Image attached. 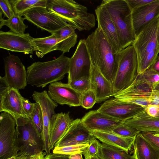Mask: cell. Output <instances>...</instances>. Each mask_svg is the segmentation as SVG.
<instances>
[{"label":"cell","instance_id":"6da1fadb","mask_svg":"<svg viewBox=\"0 0 159 159\" xmlns=\"http://www.w3.org/2000/svg\"><path fill=\"white\" fill-rule=\"evenodd\" d=\"M92 64L96 65L102 75L111 84L118 66L116 52L98 26L85 39Z\"/></svg>","mask_w":159,"mask_h":159},{"label":"cell","instance_id":"7a4b0ae2","mask_svg":"<svg viewBox=\"0 0 159 159\" xmlns=\"http://www.w3.org/2000/svg\"><path fill=\"white\" fill-rule=\"evenodd\" d=\"M159 38V16L139 31L132 44L137 57L138 74L149 69L158 56Z\"/></svg>","mask_w":159,"mask_h":159},{"label":"cell","instance_id":"3957f363","mask_svg":"<svg viewBox=\"0 0 159 159\" xmlns=\"http://www.w3.org/2000/svg\"><path fill=\"white\" fill-rule=\"evenodd\" d=\"M46 9L64 19L75 30H89L95 25L94 14L87 7L72 0H47Z\"/></svg>","mask_w":159,"mask_h":159},{"label":"cell","instance_id":"277c9868","mask_svg":"<svg viewBox=\"0 0 159 159\" xmlns=\"http://www.w3.org/2000/svg\"><path fill=\"white\" fill-rule=\"evenodd\" d=\"M63 54L53 60L35 62L28 66L27 84L43 88L49 84L62 80L68 73L70 59Z\"/></svg>","mask_w":159,"mask_h":159},{"label":"cell","instance_id":"5b68a950","mask_svg":"<svg viewBox=\"0 0 159 159\" xmlns=\"http://www.w3.org/2000/svg\"><path fill=\"white\" fill-rule=\"evenodd\" d=\"M101 5L109 13L122 49L132 45L136 35L132 24V11L126 0H103Z\"/></svg>","mask_w":159,"mask_h":159},{"label":"cell","instance_id":"8992f818","mask_svg":"<svg viewBox=\"0 0 159 159\" xmlns=\"http://www.w3.org/2000/svg\"><path fill=\"white\" fill-rule=\"evenodd\" d=\"M118 66L112 84L114 95L130 86L138 75V59L134 46L130 45L118 53Z\"/></svg>","mask_w":159,"mask_h":159},{"label":"cell","instance_id":"52a82bcc","mask_svg":"<svg viewBox=\"0 0 159 159\" xmlns=\"http://www.w3.org/2000/svg\"><path fill=\"white\" fill-rule=\"evenodd\" d=\"M15 145L20 153L30 156L43 151V143L30 117L16 120Z\"/></svg>","mask_w":159,"mask_h":159},{"label":"cell","instance_id":"ba28073f","mask_svg":"<svg viewBox=\"0 0 159 159\" xmlns=\"http://www.w3.org/2000/svg\"><path fill=\"white\" fill-rule=\"evenodd\" d=\"M16 123L9 113L0 115V159H7L17 155L19 149L16 146Z\"/></svg>","mask_w":159,"mask_h":159},{"label":"cell","instance_id":"9c48e42d","mask_svg":"<svg viewBox=\"0 0 159 159\" xmlns=\"http://www.w3.org/2000/svg\"><path fill=\"white\" fill-rule=\"evenodd\" d=\"M23 16L25 19L51 34L69 24L61 17L43 7L31 8L24 12Z\"/></svg>","mask_w":159,"mask_h":159},{"label":"cell","instance_id":"30bf717a","mask_svg":"<svg viewBox=\"0 0 159 159\" xmlns=\"http://www.w3.org/2000/svg\"><path fill=\"white\" fill-rule=\"evenodd\" d=\"M92 64L85 40L80 39L70 59L68 83L83 77L90 78Z\"/></svg>","mask_w":159,"mask_h":159},{"label":"cell","instance_id":"8fae6325","mask_svg":"<svg viewBox=\"0 0 159 159\" xmlns=\"http://www.w3.org/2000/svg\"><path fill=\"white\" fill-rule=\"evenodd\" d=\"M4 63L5 74L0 77L9 87L25 89L27 84V71L19 57L10 54L4 58Z\"/></svg>","mask_w":159,"mask_h":159},{"label":"cell","instance_id":"7c38bea8","mask_svg":"<svg viewBox=\"0 0 159 159\" xmlns=\"http://www.w3.org/2000/svg\"><path fill=\"white\" fill-rule=\"evenodd\" d=\"M33 98L40 105L41 109L43 121V151L46 155L51 153L49 149L51 121L52 116L55 114V110L58 104L52 100L46 90L42 92L34 91L32 95Z\"/></svg>","mask_w":159,"mask_h":159},{"label":"cell","instance_id":"4fadbf2b","mask_svg":"<svg viewBox=\"0 0 159 159\" xmlns=\"http://www.w3.org/2000/svg\"><path fill=\"white\" fill-rule=\"evenodd\" d=\"M139 105L130 103L115 98L105 101L97 110L122 122L144 110Z\"/></svg>","mask_w":159,"mask_h":159},{"label":"cell","instance_id":"5bb4252c","mask_svg":"<svg viewBox=\"0 0 159 159\" xmlns=\"http://www.w3.org/2000/svg\"><path fill=\"white\" fill-rule=\"evenodd\" d=\"M96 139L82 123L81 119L74 120L63 135L56 143L54 147L89 143Z\"/></svg>","mask_w":159,"mask_h":159},{"label":"cell","instance_id":"9a60e30c","mask_svg":"<svg viewBox=\"0 0 159 159\" xmlns=\"http://www.w3.org/2000/svg\"><path fill=\"white\" fill-rule=\"evenodd\" d=\"M29 33L19 34L10 30L0 31V48L13 52L32 54L35 51L31 43L33 39Z\"/></svg>","mask_w":159,"mask_h":159},{"label":"cell","instance_id":"2e32d148","mask_svg":"<svg viewBox=\"0 0 159 159\" xmlns=\"http://www.w3.org/2000/svg\"><path fill=\"white\" fill-rule=\"evenodd\" d=\"M48 93L55 102L70 107L80 106L81 93L72 88L68 83L56 81L49 84Z\"/></svg>","mask_w":159,"mask_h":159},{"label":"cell","instance_id":"e0dca14e","mask_svg":"<svg viewBox=\"0 0 159 159\" xmlns=\"http://www.w3.org/2000/svg\"><path fill=\"white\" fill-rule=\"evenodd\" d=\"M95 12L98 26L101 29L116 52H119L122 49L116 28L109 13L106 8L101 4L97 7L95 10Z\"/></svg>","mask_w":159,"mask_h":159},{"label":"cell","instance_id":"ac0fdd59","mask_svg":"<svg viewBox=\"0 0 159 159\" xmlns=\"http://www.w3.org/2000/svg\"><path fill=\"white\" fill-rule=\"evenodd\" d=\"M84 125L89 131L97 130L111 132L122 121L98 111L97 110L87 112L81 119Z\"/></svg>","mask_w":159,"mask_h":159},{"label":"cell","instance_id":"d6986e66","mask_svg":"<svg viewBox=\"0 0 159 159\" xmlns=\"http://www.w3.org/2000/svg\"><path fill=\"white\" fill-rule=\"evenodd\" d=\"M22 97L16 89L8 87L0 91V112L9 113L16 120L20 117L27 118L23 113Z\"/></svg>","mask_w":159,"mask_h":159},{"label":"cell","instance_id":"ffe728a7","mask_svg":"<svg viewBox=\"0 0 159 159\" xmlns=\"http://www.w3.org/2000/svg\"><path fill=\"white\" fill-rule=\"evenodd\" d=\"M159 93V81L152 83L146 81L141 74H138L135 80L125 89L119 92L113 96L116 98L123 96L149 98Z\"/></svg>","mask_w":159,"mask_h":159},{"label":"cell","instance_id":"44dd1931","mask_svg":"<svg viewBox=\"0 0 159 159\" xmlns=\"http://www.w3.org/2000/svg\"><path fill=\"white\" fill-rule=\"evenodd\" d=\"M159 16V0L132 11V27L136 36L147 25Z\"/></svg>","mask_w":159,"mask_h":159},{"label":"cell","instance_id":"7402d4cb","mask_svg":"<svg viewBox=\"0 0 159 159\" xmlns=\"http://www.w3.org/2000/svg\"><path fill=\"white\" fill-rule=\"evenodd\" d=\"M90 79L91 89L96 95V103H101L113 96L111 83L102 75L98 67L92 64Z\"/></svg>","mask_w":159,"mask_h":159},{"label":"cell","instance_id":"603a6c76","mask_svg":"<svg viewBox=\"0 0 159 159\" xmlns=\"http://www.w3.org/2000/svg\"><path fill=\"white\" fill-rule=\"evenodd\" d=\"M73 120L70 116L69 112L55 114L51 118L49 149L50 151L65 133L71 124Z\"/></svg>","mask_w":159,"mask_h":159},{"label":"cell","instance_id":"cb8c5ba5","mask_svg":"<svg viewBox=\"0 0 159 159\" xmlns=\"http://www.w3.org/2000/svg\"><path fill=\"white\" fill-rule=\"evenodd\" d=\"M140 132L159 133V117L149 116L144 109L133 117L122 121Z\"/></svg>","mask_w":159,"mask_h":159},{"label":"cell","instance_id":"d4e9b609","mask_svg":"<svg viewBox=\"0 0 159 159\" xmlns=\"http://www.w3.org/2000/svg\"><path fill=\"white\" fill-rule=\"evenodd\" d=\"M92 134L102 143L112 146L129 152L133 146L134 137L120 136L111 132L95 130Z\"/></svg>","mask_w":159,"mask_h":159},{"label":"cell","instance_id":"484cf974","mask_svg":"<svg viewBox=\"0 0 159 159\" xmlns=\"http://www.w3.org/2000/svg\"><path fill=\"white\" fill-rule=\"evenodd\" d=\"M133 146L134 159H159V149L146 139L141 132L135 137Z\"/></svg>","mask_w":159,"mask_h":159},{"label":"cell","instance_id":"4316f807","mask_svg":"<svg viewBox=\"0 0 159 159\" xmlns=\"http://www.w3.org/2000/svg\"><path fill=\"white\" fill-rule=\"evenodd\" d=\"M101 159H134L133 155L119 148L99 142L96 155Z\"/></svg>","mask_w":159,"mask_h":159},{"label":"cell","instance_id":"83f0119b","mask_svg":"<svg viewBox=\"0 0 159 159\" xmlns=\"http://www.w3.org/2000/svg\"><path fill=\"white\" fill-rule=\"evenodd\" d=\"M63 39L64 37L57 39L53 34H52L50 36L45 37L33 38L31 42L35 51H39L43 55H45L53 51L56 44Z\"/></svg>","mask_w":159,"mask_h":159},{"label":"cell","instance_id":"f1b7e54d","mask_svg":"<svg viewBox=\"0 0 159 159\" xmlns=\"http://www.w3.org/2000/svg\"><path fill=\"white\" fill-rule=\"evenodd\" d=\"M2 13H0V29L2 26L6 25L14 32L19 34H24L25 30L28 26L24 23V20L25 19V17H22L23 15L16 13L15 12L13 16L10 18L4 20L2 17Z\"/></svg>","mask_w":159,"mask_h":159},{"label":"cell","instance_id":"f546056e","mask_svg":"<svg viewBox=\"0 0 159 159\" xmlns=\"http://www.w3.org/2000/svg\"><path fill=\"white\" fill-rule=\"evenodd\" d=\"M9 1L14 12L23 15L24 12L33 7L46 8L47 0H12Z\"/></svg>","mask_w":159,"mask_h":159},{"label":"cell","instance_id":"4dcf8cb0","mask_svg":"<svg viewBox=\"0 0 159 159\" xmlns=\"http://www.w3.org/2000/svg\"><path fill=\"white\" fill-rule=\"evenodd\" d=\"M30 118L38 134L43 140V121L42 113L40 106L38 103H35L34 109Z\"/></svg>","mask_w":159,"mask_h":159},{"label":"cell","instance_id":"1f68e13d","mask_svg":"<svg viewBox=\"0 0 159 159\" xmlns=\"http://www.w3.org/2000/svg\"><path fill=\"white\" fill-rule=\"evenodd\" d=\"M77 35L75 32L65 37L62 40L58 42L54 46L53 51L60 50L63 53L69 52L70 49L73 47L77 42Z\"/></svg>","mask_w":159,"mask_h":159},{"label":"cell","instance_id":"d6a6232c","mask_svg":"<svg viewBox=\"0 0 159 159\" xmlns=\"http://www.w3.org/2000/svg\"><path fill=\"white\" fill-rule=\"evenodd\" d=\"M89 145V143L71 145L61 147H54L52 153L70 155L82 153Z\"/></svg>","mask_w":159,"mask_h":159},{"label":"cell","instance_id":"836d02e7","mask_svg":"<svg viewBox=\"0 0 159 159\" xmlns=\"http://www.w3.org/2000/svg\"><path fill=\"white\" fill-rule=\"evenodd\" d=\"M111 132L125 137L134 138L140 133L137 129L122 122L119 125L113 129Z\"/></svg>","mask_w":159,"mask_h":159},{"label":"cell","instance_id":"e575fe53","mask_svg":"<svg viewBox=\"0 0 159 159\" xmlns=\"http://www.w3.org/2000/svg\"><path fill=\"white\" fill-rule=\"evenodd\" d=\"M67 83L74 89L81 94L91 89L89 77H83Z\"/></svg>","mask_w":159,"mask_h":159},{"label":"cell","instance_id":"d590c367","mask_svg":"<svg viewBox=\"0 0 159 159\" xmlns=\"http://www.w3.org/2000/svg\"><path fill=\"white\" fill-rule=\"evenodd\" d=\"M97 98L94 92L91 89L81 94L80 104L86 109L92 108L96 103Z\"/></svg>","mask_w":159,"mask_h":159},{"label":"cell","instance_id":"8d00e7d4","mask_svg":"<svg viewBox=\"0 0 159 159\" xmlns=\"http://www.w3.org/2000/svg\"><path fill=\"white\" fill-rule=\"evenodd\" d=\"M121 101L130 103L141 106L145 109L150 104L149 99L144 98L132 96H123L116 98Z\"/></svg>","mask_w":159,"mask_h":159},{"label":"cell","instance_id":"74e56055","mask_svg":"<svg viewBox=\"0 0 159 159\" xmlns=\"http://www.w3.org/2000/svg\"><path fill=\"white\" fill-rule=\"evenodd\" d=\"M99 141L95 139L92 140L82 152L84 159H89L96 155L98 152Z\"/></svg>","mask_w":159,"mask_h":159},{"label":"cell","instance_id":"f35d334b","mask_svg":"<svg viewBox=\"0 0 159 159\" xmlns=\"http://www.w3.org/2000/svg\"><path fill=\"white\" fill-rule=\"evenodd\" d=\"M0 12L8 19L11 18L14 14L12 6L8 0H0Z\"/></svg>","mask_w":159,"mask_h":159},{"label":"cell","instance_id":"ab89813d","mask_svg":"<svg viewBox=\"0 0 159 159\" xmlns=\"http://www.w3.org/2000/svg\"><path fill=\"white\" fill-rule=\"evenodd\" d=\"M141 74L143 78L149 82L153 84L159 81V74L151 68H149Z\"/></svg>","mask_w":159,"mask_h":159},{"label":"cell","instance_id":"60d3db41","mask_svg":"<svg viewBox=\"0 0 159 159\" xmlns=\"http://www.w3.org/2000/svg\"><path fill=\"white\" fill-rule=\"evenodd\" d=\"M75 30L71 25L68 24L52 34L57 39H60L75 32Z\"/></svg>","mask_w":159,"mask_h":159},{"label":"cell","instance_id":"b9f144b4","mask_svg":"<svg viewBox=\"0 0 159 159\" xmlns=\"http://www.w3.org/2000/svg\"><path fill=\"white\" fill-rule=\"evenodd\" d=\"M22 103L24 115L27 118L30 117L34 109L35 103L30 102L28 99L23 97L22 98Z\"/></svg>","mask_w":159,"mask_h":159},{"label":"cell","instance_id":"7bdbcfd3","mask_svg":"<svg viewBox=\"0 0 159 159\" xmlns=\"http://www.w3.org/2000/svg\"><path fill=\"white\" fill-rule=\"evenodd\" d=\"M155 0H126L132 11L147 4L154 2Z\"/></svg>","mask_w":159,"mask_h":159},{"label":"cell","instance_id":"ee69618b","mask_svg":"<svg viewBox=\"0 0 159 159\" xmlns=\"http://www.w3.org/2000/svg\"><path fill=\"white\" fill-rule=\"evenodd\" d=\"M143 137L152 145L159 149V135L154 133L150 132H141Z\"/></svg>","mask_w":159,"mask_h":159},{"label":"cell","instance_id":"f6af8a7d","mask_svg":"<svg viewBox=\"0 0 159 159\" xmlns=\"http://www.w3.org/2000/svg\"><path fill=\"white\" fill-rule=\"evenodd\" d=\"M149 116L153 117H159V105L150 104L145 109Z\"/></svg>","mask_w":159,"mask_h":159},{"label":"cell","instance_id":"bcb514c9","mask_svg":"<svg viewBox=\"0 0 159 159\" xmlns=\"http://www.w3.org/2000/svg\"><path fill=\"white\" fill-rule=\"evenodd\" d=\"M69 157L70 155L52 153L46 155L44 159H69Z\"/></svg>","mask_w":159,"mask_h":159},{"label":"cell","instance_id":"7dc6e473","mask_svg":"<svg viewBox=\"0 0 159 159\" xmlns=\"http://www.w3.org/2000/svg\"><path fill=\"white\" fill-rule=\"evenodd\" d=\"M149 101L151 104L159 105V93L151 96L149 98Z\"/></svg>","mask_w":159,"mask_h":159},{"label":"cell","instance_id":"c3c4849f","mask_svg":"<svg viewBox=\"0 0 159 159\" xmlns=\"http://www.w3.org/2000/svg\"><path fill=\"white\" fill-rule=\"evenodd\" d=\"M46 155V152L43 151L34 155L28 156L27 159H44Z\"/></svg>","mask_w":159,"mask_h":159},{"label":"cell","instance_id":"681fc988","mask_svg":"<svg viewBox=\"0 0 159 159\" xmlns=\"http://www.w3.org/2000/svg\"><path fill=\"white\" fill-rule=\"evenodd\" d=\"M156 71L159 74V56H158L149 68Z\"/></svg>","mask_w":159,"mask_h":159},{"label":"cell","instance_id":"f907efd6","mask_svg":"<svg viewBox=\"0 0 159 159\" xmlns=\"http://www.w3.org/2000/svg\"><path fill=\"white\" fill-rule=\"evenodd\" d=\"M69 159H83L82 153H79L70 155Z\"/></svg>","mask_w":159,"mask_h":159},{"label":"cell","instance_id":"816d5d0a","mask_svg":"<svg viewBox=\"0 0 159 159\" xmlns=\"http://www.w3.org/2000/svg\"><path fill=\"white\" fill-rule=\"evenodd\" d=\"M26 156H27L24 155L20 153L19 152L18 153V154L17 155L11 157L7 159H21Z\"/></svg>","mask_w":159,"mask_h":159},{"label":"cell","instance_id":"f5cc1de1","mask_svg":"<svg viewBox=\"0 0 159 159\" xmlns=\"http://www.w3.org/2000/svg\"><path fill=\"white\" fill-rule=\"evenodd\" d=\"M89 159H101L99 158L96 155H95Z\"/></svg>","mask_w":159,"mask_h":159},{"label":"cell","instance_id":"db71d44e","mask_svg":"<svg viewBox=\"0 0 159 159\" xmlns=\"http://www.w3.org/2000/svg\"><path fill=\"white\" fill-rule=\"evenodd\" d=\"M29 156H26L21 159H27V157Z\"/></svg>","mask_w":159,"mask_h":159},{"label":"cell","instance_id":"11a10c76","mask_svg":"<svg viewBox=\"0 0 159 159\" xmlns=\"http://www.w3.org/2000/svg\"><path fill=\"white\" fill-rule=\"evenodd\" d=\"M156 134L158 135H159V133H155Z\"/></svg>","mask_w":159,"mask_h":159},{"label":"cell","instance_id":"9f6ffc18","mask_svg":"<svg viewBox=\"0 0 159 159\" xmlns=\"http://www.w3.org/2000/svg\"></svg>","mask_w":159,"mask_h":159}]
</instances>
